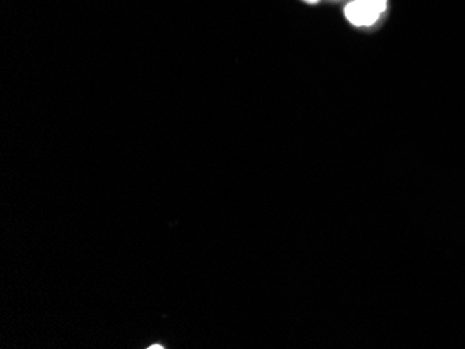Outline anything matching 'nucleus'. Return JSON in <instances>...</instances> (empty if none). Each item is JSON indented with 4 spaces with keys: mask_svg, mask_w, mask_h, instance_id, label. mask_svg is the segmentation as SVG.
Here are the masks:
<instances>
[{
    "mask_svg": "<svg viewBox=\"0 0 465 349\" xmlns=\"http://www.w3.org/2000/svg\"><path fill=\"white\" fill-rule=\"evenodd\" d=\"M360 2H363L367 6L378 10L379 13H383L387 8V0H360Z\"/></svg>",
    "mask_w": 465,
    "mask_h": 349,
    "instance_id": "obj_2",
    "label": "nucleus"
},
{
    "mask_svg": "<svg viewBox=\"0 0 465 349\" xmlns=\"http://www.w3.org/2000/svg\"><path fill=\"white\" fill-rule=\"evenodd\" d=\"M305 2H307V3H316L318 0H305Z\"/></svg>",
    "mask_w": 465,
    "mask_h": 349,
    "instance_id": "obj_3",
    "label": "nucleus"
},
{
    "mask_svg": "<svg viewBox=\"0 0 465 349\" xmlns=\"http://www.w3.org/2000/svg\"><path fill=\"white\" fill-rule=\"evenodd\" d=\"M344 13L347 20L356 27H369L375 24L382 14L378 10L360 2V0H354V2L348 3Z\"/></svg>",
    "mask_w": 465,
    "mask_h": 349,
    "instance_id": "obj_1",
    "label": "nucleus"
}]
</instances>
